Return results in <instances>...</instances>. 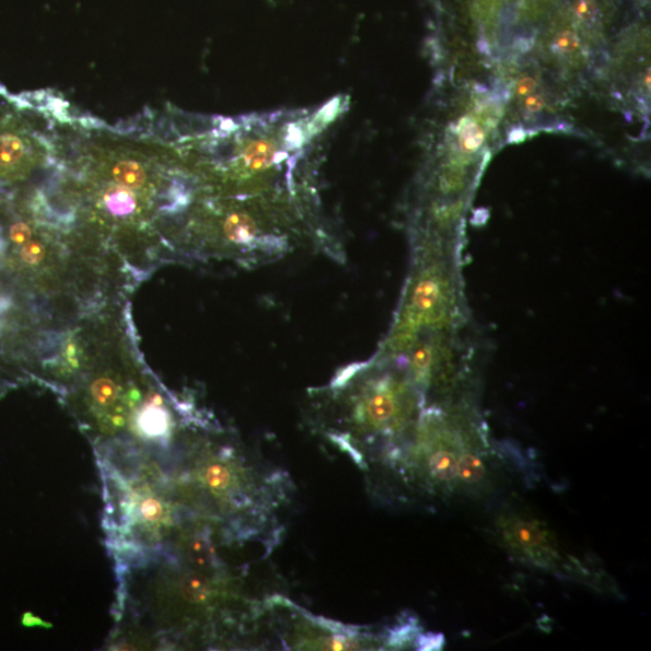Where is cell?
<instances>
[{
	"label": "cell",
	"mask_w": 651,
	"mask_h": 651,
	"mask_svg": "<svg viewBox=\"0 0 651 651\" xmlns=\"http://www.w3.org/2000/svg\"><path fill=\"white\" fill-rule=\"evenodd\" d=\"M112 649L218 646L245 618L241 580L186 563L171 546L114 562Z\"/></svg>",
	"instance_id": "1"
},
{
	"label": "cell",
	"mask_w": 651,
	"mask_h": 651,
	"mask_svg": "<svg viewBox=\"0 0 651 651\" xmlns=\"http://www.w3.org/2000/svg\"><path fill=\"white\" fill-rule=\"evenodd\" d=\"M51 151L50 141L38 138L37 133L14 125H0V174L23 170L38 155Z\"/></svg>",
	"instance_id": "8"
},
{
	"label": "cell",
	"mask_w": 651,
	"mask_h": 651,
	"mask_svg": "<svg viewBox=\"0 0 651 651\" xmlns=\"http://www.w3.org/2000/svg\"><path fill=\"white\" fill-rule=\"evenodd\" d=\"M480 2L483 3V5L487 4V3L491 4L492 0H480Z\"/></svg>",
	"instance_id": "15"
},
{
	"label": "cell",
	"mask_w": 651,
	"mask_h": 651,
	"mask_svg": "<svg viewBox=\"0 0 651 651\" xmlns=\"http://www.w3.org/2000/svg\"><path fill=\"white\" fill-rule=\"evenodd\" d=\"M102 527L114 561L168 546L197 518L177 493L168 464L135 446L98 450Z\"/></svg>",
	"instance_id": "2"
},
{
	"label": "cell",
	"mask_w": 651,
	"mask_h": 651,
	"mask_svg": "<svg viewBox=\"0 0 651 651\" xmlns=\"http://www.w3.org/2000/svg\"><path fill=\"white\" fill-rule=\"evenodd\" d=\"M286 621L282 631V646L293 650H375L388 647V631L375 635L360 627L345 626L335 621L316 618L300 611L289 601L280 603L275 598Z\"/></svg>",
	"instance_id": "7"
},
{
	"label": "cell",
	"mask_w": 651,
	"mask_h": 651,
	"mask_svg": "<svg viewBox=\"0 0 651 651\" xmlns=\"http://www.w3.org/2000/svg\"><path fill=\"white\" fill-rule=\"evenodd\" d=\"M579 45L577 35L572 32H562L555 40V47L560 53H573Z\"/></svg>",
	"instance_id": "12"
},
{
	"label": "cell",
	"mask_w": 651,
	"mask_h": 651,
	"mask_svg": "<svg viewBox=\"0 0 651 651\" xmlns=\"http://www.w3.org/2000/svg\"><path fill=\"white\" fill-rule=\"evenodd\" d=\"M484 141V130L477 124H469L460 136V146L465 152L477 151Z\"/></svg>",
	"instance_id": "10"
},
{
	"label": "cell",
	"mask_w": 651,
	"mask_h": 651,
	"mask_svg": "<svg viewBox=\"0 0 651 651\" xmlns=\"http://www.w3.org/2000/svg\"><path fill=\"white\" fill-rule=\"evenodd\" d=\"M452 421L441 411L423 419L412 445L395 466L422 492L450 497L464 495L463 478L467 461L485 444L481 433L465 429L463 421Z\"/></svg>",
	"instance_id": "4"
},
{
	"label": "cell",
	"mask_w": 651,
	"mask_h": 651,
	"mask_svg": "<svg viewBox=\"0 0 651 651\" xmlns=\"http://www.w3.org/2000/svg\"><path fill=\"white\" fill-rule=\"evenodd\" d=\"M543 106V98L540 96H537V94H535V96H531L527 101H526V108L530 112H538Z\"/></svg>",
	"instance_id": "14"
},
{
	"label": "cell",
	"mask_w": 651,
	"mask_h": 651,
	"mask_svg": "<svg viewBox=\"0 0 651 651\" xmlns=\"http://www.w3.org/2000/svg\"><path fill=\"white\" fill-rule=\"evenodd\" d=\"M497 531L507 549L520 560L562 577L590 579V568L561 548L553 532L539 520L520 513H505Z\"/></svg>",
	"instance_id": "6"
},
{
	"label": "cell",
	"mask_w": 651,
	"mask_h": 651,
	"mask_svg": "<svg viewBox=\"0 0 651 651\" xmlns=\"http://www.w3.org/2000/svg\"><path fill=\"white\" fill-rule=\"evenodd\" d=\"M114 183L103 197L106 210L118 218L133 214L138 206L135 191H138V189L129 188L116 182Z\"/></svg>",
	"instance_id": "9"
},
{
	"label": "cell",
	"mask_w": 651,
	"mask_h": 651,
	"mask_svg": "<svg viewBox=\"0 0 651 651\" xmlns=\"http://www.w3.org/2000/svg\"><path fill=\"white\" fill-rule=\"evenodd\" d=\"M417 402L405 383L379 379L363 388L353 406L354 435L367 446L383 450L390 464L404 454L399 443L416 412Z\"/></svg>",
	"instance_id": "5"
},
{
	"label": "cell",
	"mask_w": 651,
	"mask_h": 651,
	"mask_svg": "<svg viewBox=\"0 0 651 651\" xmlns=\"http://www.w3.org/2000/svg\"><path fill=\"white\" fill-rule=\"evenodd\" d=\"M574 14L580 21L586 23V25L595 23L598 19L596 0H577Z\"/></svg>",
	"instance_id": "11"
},
{
	"label": "cell",
	"mask_w": 651,
	"mask_h": 651,
	"mask_svg": "<svg viewBox=\"0 0 651 651\" xmlns=\"http://www.w3.org/2000/svg\"><path fill=\"white\" fill-rule=\"evenodd\" d=\"M171 469L184 504L223 544L256 538L279 507L276 475L266 476L232 445L176 449Z\"/></svg>",
	"instance_id": "3"
},
{
	"label": "cell",
	"mask_w": 651,
	"mask_h": 651,
	"mask_svg": "<svg viewBox=\"0 0 651 651\" xmlns=\"http://www.w3.org/2000/svg\"><path fill=\"white\" fill-rule=\"evenodd\" d=\"M536 89V81L531 78H525L523 81L520 82L519 85V93L520 94H528L534 92Z\"/></svg>",
	"instance_id": "13"
}]
</instances>
